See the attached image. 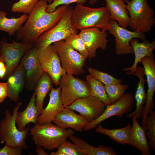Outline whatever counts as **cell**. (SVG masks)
Listing matches in <instances>:
<instances>
[{"label":"cell","mask_w":155,"mask_h":155,"mask_svg":"<svg viewBox=\"0 0 155 155\" xmlns=\"http://www.w3.org/2000/svg\"><path fill=\"white\" fill-rule=\"evenodd\" d=\"M47 2L39 0L36 3L24 25L16 32L17 41L32 44L41 34L48 31L59 22L68 5H60L54 11L47 12Z\"/></svg>","instance_id":"obj_1"},{"label":"cell","mask_w":155,"mask_h":155,"mask_svg":"<svg viewBox=\"0 0 155 155\" xmlns=\"http://www.w3.org/2000/svg\"><path fill=\"white\" fill-rule=\"evenodd\" d=\"M110 13L106 7L92 8L77 5L72 11L71 21L77 30L97 28L102 31H108Z\"/></svg>","instance_id":"obj_2"},{"label":"cell","mask_w":155,"mask_h":155,"mask_svg":"<svg viewBox=\"0 0 155 155\" xmlns=\"http://www.w3.org/2000/svg\"><path fill=\"white\" fill-rule=\"evenodd\" d=\"M29 131L34 143L48 150L57 148L75 133L71 129L63 128L51 123L41 125L37 123Z\"/></svg>","instance_id":"obj_3"},{"label":"cell","mask_w":155,"mask_h":155,"mask_svg":"<svg viewBox=\"0 0 155 155\" xmlns=\"http://www.w3.org/2000/svg\"><path fill=\"white\" fill-rule=\"evenodd\" d=\"M125 5L129 14V26L133 31L148 33L155 24L154 10L147 0H130Z\"/></svg>","instance_id":"obj_4"},{"label":"cell","mask_w":155,"mask_h":155,"mask_svg":"<svg viewBox=\"0 0 155 155\" xmlns=\"http://www.w3.org/2000/svg\"><path fill=\"white\" fill-rule=\"evenodd\" d=\"M22 104L18 102L14 107L12 114L9 110L5 111V118L0 122V142L1 144L5 142V145L13 147H22L27 149L28 146L25 140L30 130L29 124L23 131L18 130L16 125V119L18 110Z\"/></svg>","instance_id":"obj_5"},{"label":"cell","mask_w":155,"mask_h":155,"mask_svg":"<svg viewBox=\"0 0 155 155\" xmlns=\"http://www.w3.org/2000/svg\"><path fill=\"white\" fill-rule=\"evenodd\" d=\"M73 8L68 6L67 9L57 24L41 34L32 44L39 51L55 42L65 40L69 36L78 34V30L73 26L71 21Z\"/></svg>","instance_id":"obj_6"},{"label":"cell","mask_w":155,"mask_h":155,"mask_svg":"<svg viewBox=\"0 0 155 155\" xmlns=\"http://www.w3.org/2000/svg\"><path fill=\"white\" fill-rule=\"evenodd\" d=\"M59 85L61 88L60 96L64 107L78 99L90 95L89 83L71 75L66 73L63 75Z\"/></svg>","instance_id":"obj_7"},{"label":"cell","mask_w":155,"mask_h":155,"mask_svg":"<svg viewBox=\"0 0 155 155\" xmlns=\"http://www.w3.org/2000/svg\"><path fill=\"white\" fill-rule=\"evenodd\" d=\"M53 46L59 55L62 67L66 73L76 76L84 73L86 61L81 54L64 40L55 42Z\"/></svg>","instance_id":"obj_8"},{"label":"cell","mask_w":155,"mask_h":155,"mask_svg":"<svg viewBox=\"0 0 155 155\" xmlns=\"http://www.w3.org/2000/svg\"><path fill=\"white\" fill-rule=\"evenodd\" d=\"M33 46V44L13 40L11 43L4 40L1 41L0 58L5 63L6 68L4 80L11 74L24 54Z\"/></svg>","instance_id":"obj_9"},{"label":"cell","mask_w":155,"mask_h":155,"mask_svg":"<svg viewBox=\"0 0 155 155\" xmlns=\"http://www.w3.org/2000/svg\"><path fill=\"white\" fill-rule=\"evenodd\" d=\"M108 31L115 39V52L118 55H125L134 53L130 44L132 39L139 38L144 40L146 38L145 33L131 31L120 26L115 20H110Z\"/></svg>","instance_id":"obj_10"},{"label":"cell","mask_w":155,"mask_h":155,"mask_svg":"<svg viewBox=\"0 0 155 155\" xmlns=\"http://www.w3.org/2000/svg\"><path fill=\"white\" fill-rule=\"evenodd\" d=\"M135 102L134 98L132 93L124 94L115 103L106 106L102 113L95 120L88 123L83 130L87 131L96 128L102 122L113 116L122 118L125 114L129 113L131 111Z\"/></svg>","instance_id":"obj_11"},{"label":"cell","mask_w":155,"mask_h":155,"mask_svg":"<svg viewBox=\"0 0 155 155\" xmlns=\"http://www.w3.org/2000/svg\"><path fill=\"white\" fill-rule=\"evenodd\" d=\"M38 58L43 71L49 75L54 84L59 85L61 77L66 73L62 67L59 57L53 45L50 44L40 51Z\"/></svg>","instance_id":"obj_12"},{"label":"cell","mask_w":155,"mask_h":155,"mask_svg":"<svg viewBox=\"0 0 155 155\" xmlns=\"http://www.w3.org/2000/svg\"><path fill=\"white\" fill-rule=\"evenodd\" d=\"M39 51L33 46L26 52L20 60L26 71L25 88L29 91L34 90L38 81L44 73L38 59Z\"/></svg>","instance_id":"obj_13"},{"label":"cell","mask_w":155,"mask_h":155,"mask_svg":"<svg viewBox=\"0 0 155 155\" xmlns=\"http://www.w3.org/2000/svg\"><path fill=\"white\" fill-rule=\"evenodd\" d=\"M106 106L100 99L90 95L78 99L65 107L79 112L90 122L99 117L104 111Z\"/></svg>","instance_id":"obj_14"},{"label":"cell","mask_w":155,"mask_h":155,"mask_svg":"<svg viewBox=\"0 0 155 155\" xmlns=\"http://www.w3.org/2000/svg\"><path fill=\"white\" fill-rule=\"evenodd\" d=\"M153 53L150 55L146 56L141 59V62L144 69L148 86L147 100L145 106L144 107L140 117L142 125H145L146 117L150 110L154 108L153 96L155 91V61Z\"/></svg>","instance_id":"obj_15"},{"label":"cell","mask_w":155,"mask_h":155,"mask_svg":"<svg viewBox=\"0 0 155 155\" xmlns=\"http://www.w3.org/2000/svg\"><path fill=\"white\" fill-rule=\"evenodd\" d=\"M80 30L78 34L88 50L90 61L96 57L98 49L105 50L108 47V41L106 31H102L97 28H88Z\"/></svg>","instance_id":"obj_16"},{"label":"cell","mask_w":155,"mask_h":155,"mask_svg":"<svg viewBox=\"0 0 155 155\" xmlns=\"http://www.w3.org/2000/svg\"><path fill=\"white\" fill-rule=\"evenodd\" d=\"M53 122L63 128L73 129L81 131L89 123L85 118L75 113L72 109L65 107L55 116Z\"/></svg>","instance_id":"obj_17"},{"label":"cell","mask_w":155,"mask_h":155,"mask_svg":"<svg viewBox=\"0 0 155 155\" xmlns=\"http://www.w3.org/2000/svg\"><path fill=\"white\" fill-rule=\"evenodd\" d=\"M61 88L59 86L56 89L53 87L51 89L48 104L38 117V124L51 123L57 114L64 107L61 97Z\"/></svg>","instance_id":"obj_18"},{"label":"cell","mask_w":155,"mask_h":155,"mask_svg":"<svg viewBox=\"0 0 155 155\" xmlns=\"http://www.w3.org/2000/svg\"><path fill=\"white\" fill-rule=\"evenodd\" d=\"M7 79V96L12 101L16 102L26 82V71L21 62Z\"/></svg>","instance_id":"obj_19"},{"label":"cell","mask_w":155,"mask_h":155,"mask_svg":"<svg viewBox=\"0 0 155 155\" xmlns=\"http://www.w3.org/2000/svg\"><path fill=\"white\" fill-rule=\"evenodd\" d=\"M135 54V60L133 65L130 67L123 68V70L127 72L126 73L132 75L136 70L138 64L140 60L144 57L151 55L155 49V40L152 42L144 40L143 42H140L137 38L132 39L130 42Z\"/></svg>","instance_id":"obj_20"},{"label":"cell","mask_w":155,"mask_h":155,"mask_svg":"<svg viewBox=\"0 0 155 155\" xmlns=\"http://www.w3.org/2000/svg\"><path fill=\"white\" fill-rule=\"evenodd\" d=\"M131 118L132 125L129 135L130 146L139 150L142 155H150L151 149L146 138V131L138 122L136 117Z\"/></svg>","instance_id":"obj_21"},{"label":"cell","mask_w":155,"mask_h":155,"mask_svg":"<svg viewBox=\"0 0 155 155\" xmlns=\"http://www.w3.org/2000/svg\"><path fill=\"white\" fill-rule=\"evenodd\" d=\"M132 75L137 76L139 79L134 98L136 102V109L133 112L125 114V116L129 118L136 116L138 119L140 117L144 108L143 105L146 103L147 100V93L145 88L146 81L144 78L145 72L144 67L137 66L135 72Z\"/></svg>","instance_id":"obj_22"},{"label":"cell","mask_w":155,"mask_h":155,"mask_svg":"<svg viewBox=\"0 0 155 155\" xmlns=\"http://www.w3.org/2000/svg\"><path fill=\"white\" fill-rule=\"evenodd\" d=\"M106 7L109 11L111 19L115 20L121 27L129 26L130 19L129 12L125 7L124 0H105Z\"/></svg>","instance_id":"obj_23"},{"label":"cell","mask_w":155,"mask_h":155,"mask_svg":"<svg viewBox=\"0 0 155 155\" xmlns=\"http://www.w3.org/2000/svg\"><path fill=\"white\" fill-rule=\"evenodd\" d=\"M35 95L33 93L26 109L21 112H18L16 119L17 128L20 131L25 130L26 126L30 123L37 124L38 117L39 115L35 105Z\"/></svg>","instance_id":"obj_24"},{"label":"cell","mask_w":155,"mask_h":155,"mask_svg":"<svg viewBox=\"0 0 155 155\" xmlns=\"http://www.w3.org/2000/svg\"><path fill=\"white\" fill-rule=\"evenodd\" d=\"M53 83L50 77L44 72L37 83L34 93L35 95V105L39 115L44 109V100L53 88Z\"/></svg>","instance_id":"obj_25"},{"label":"cell","mask_w":155,"mask_h":155,"mask_svg":"<svg viewBox=\"0 0 155 155\" xmlns=\"http://www.w3.org/2000/svg\"><path fill=\"white\" fill-rule=\"evenodd\" d=\"M69 139L86 155H117L113 148L100 145L98 147L93 146L84 140L73 135Z\"/></svg>","instance_id":"obj_26"},{"label":"cell","mask_w":155,"mask_h":155,"mask_svg":"<svg viewBox=\"0 0 155 155\" xmlns=\"http://www.w3.org/2000/svg\"><path fill=\"white\" fill-rule=\"evenodd\" d=\"M7 14L6 12L0 10V31L7 32L9 36H12L25 22L28 15L24 14L18 18H9L6 17Z\"/></svg>","instance_id":"obj_27"},{"label":"cell","mask_w":155,"mask_h":155,"mask_svg":"<svg viewBox=\"0 0 155 155\" xmlns=\"http://www.w3.org/2000/svg\"><path fill=\"white\" fill-rule=\"evenodd\" d=\"M131 127L132 125L129 123L122 128L108 129L103 128L99 124L96 127L95 131L108 136L110 139L121 145L127 144L130 146L129 135Z\"/></svg>","instance_id":"obj_28"},{"label":"cell","mask_w":155,"mask_h":155,"mask_svg":"<svg viewBox=\"0 0 155 155\" xmlns=\"http://www.w3.org/2000/svg\"><path fill=\"white\" fill-rule=\"evenodd\" d=\"M90 86V95L100 99L105 105L111 104L105 91L104 85L90 74L86 76Z\"/></svg>","instance_id":"obj_29"},{"label":"cell","mask_w":155,"mask_h":155,"mask_svg":"<svg viewBox=\"0 0 155 155\" xmlns=\"http://www.w3.org/2000/svg\"><path fill=\"white\" fill-rule=\"evenodd\" d=\"M107 94L111 104L118 101L129 87L128 85L122 84L104 85Z\"/></svg>","instance_id":"obj_30"},{"label":"cell","mask_w":155,"mask_h":155,"mask_svg":"<svg viewBox=\"0 0 155 155\" xmlns=\"http://www.w3.org/2000/svg\"><path fill=\"white\" fill-rule=\"evenodd\" d=\"M64 40L73 49L78 52L86 61L88 59V52L84 43L78 34H71Z\"/></svg>","instance_id":"obj_31"},{"label":"cell","mask_w":155,"mask_h":155,"mask_svg":"<svg viewBox=\"0 0 155 155\" xmlns=\"http://www.w3.org/2000/svg\"><path fill=\"white\" fill-rule=\"evenodd\" d=\"M146 126L148 131L146 135L149 140V145L151 150L155 151V111L150 110L146 119Z\"/></svg>","instance_id":"obj_32"},{"label":"cell","mask_w":155,"mask_h":155,"mask_svg":"<svg viewBox=\"0 0 155 155\" xmlns=\"http://www.w3.org/2000/svg\"><path fill=\"white\" fill-rule=\"evenodd\" d=\"M90 74L104 85L121 84L122 80L115 78L108 73L91 67L88 69Z\"/></svg>","instance_id":"obj_33"},{"label":"cell","mask_w":155,"mask_h":155,"mask_svg":"<svg viewBox=\"0 0 155 155\" xmlns=\"http://www.w3.org/2000/svg\"><path fill=\"white\" fill-rule=\"evenodd\" d=\"M57 148L56 152H52L49 155H86L76 145L67 140Z\"/></svg>","instance_id":"obj_34"},{"label":"cell","mask_w":155,"mask_h":155,"mask_svg":"<svg viewBox=\"0 0 155 155\" xmlns=\"http://www.w3.org/2000/svg\"><path fill=\"white\" fill-rule=\"evenodd\" d=\"M39 0H20L13 4L11 11L14 13H22L29 15Z\"/></svg>","instance_id":"obj_35"},{"label":"cell","mask_w":155,"mask_h":155,"mask_svg":"<svg viewBox=\"0 0 155 155\" xmlns=\"http://www.w3.org/2000/svg\"><path fill=\"white\" fill-rule=\"evenodd\" d=\"M88 0H53L52 2L49 4L46 11L49 13L56 10L58 6L62 5H68L71 3H76L77 5H84Z\"/></svg>","instance_id":"obj_36"},{"label":"cell","mask_w":155,"mask_h":155,"mask_svg":"<svg viewBox=\"0 0 155 155\" xmlns=\"http://www.w3.org/2000/svg\"><path fill=\"white\" fill-rule=\"evenodd\" d=\"M23 148L21 146L13 147L5 145L0 149V155H21Z\"/></svg>","instance_id":"obj_37"},{"label":"cell","mask_w":155,"mask_h":155,"mask_svg":"<svg viewBox=\"0 0 155 155\" xmlns=\"http://www.w3.org/2000/svg\"><path fill=\"white\" fill-rule=\"evenodd\" d=\"M7 84L0 83V103L3 102L7 96Z\"/></svg>","instance_id":"obj_38"},{"label":"cell","mask_w":155,"mask_h":155,"mask_svg":"<svg viewBox=\"0 0 155 155\" xmlns=\"http://www.w3.org/2000/svg\"><path fill=\"white\" fill-rule=\"evenodd\" d=\"M36 152L38 155H49V154L46 153L45 152L43 148L39 146H37Z\"/></svg>","instance_id":"obj_39"},{"label":"cell","mask_w":155,"mask_h":155,"mask_svg":"<svg viewBox=\"0 0 155 155\" xmlns=\"http://www.w3.org/2000/svg\"><path fill=\"white\" fill-rule=\"evenodd\" d=\"M6 71V68L0 69V79L3 78Z\"/></svg>","instance_id":"obj_40"},{"label":"cell","mask_w":155,"mask_h":155,"mask_svg":"<svg viewBox=\"0 0 155 155\" xmlns=\"http://www.w3.org/2000/svg\"><path fill=\"white\" fill-rule=\"evenodd\" d=\"M99 0H90L89 3L90 5H93L95 4ZM127 3L129 1V0H124Z\"/></svg>","instance_id":"obj_41"},{"label":"cell","mask_w":155,"mask_h":155,"mask_svg":"<svg viewBox=\"0 0 155 155\" xmlns=\"http://www.w3.org/2000/svg\"><path fill=\"white\" fill-rule=\"evenodd\" d=\"M5 68H6V67L5 63L0 58V69Z\"/></svg>","instance_id":"obj_42"},{"label":"cell","mask_w":155,"mask_h":155,"mask_svg":"<svg viewBox=\"0 0 155 155\" xmlns=\"http://www.w3.org/2000/svg\"><path fill=\"white\" fill-rule=\"evenodd\" d=\"M46 1L47 3H48L49 4L53 2V0H44Z\"/></svg>","instance_id":"obj_43"}]
</instances>
